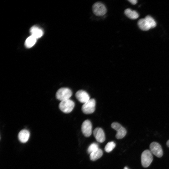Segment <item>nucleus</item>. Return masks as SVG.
<instances>
[{
    "label": "nucleus",
    "instance_id": "1",
    "mask_svg": "<svg viewBox=\"0 0 169 169\" xmlns=\"http://www.w3.org/2000/svg\"><path fill=\"white\" fill-rule=\"evenodd\" d=\"M72 95V91L69 88H61L57 91L56 97L58 100L61 101L69 99Z\"/></svg>",
    "mask_w": 169,
    "mask_h": 169
},
{
    "label": "nucleus",
    "instance_id": "2",
    "mask_svg": "<svg viewBox=\"0 0 169 169\" xmlns=\"http://www.w3.org/2000/svg\"><path fill=\"white\" fill-rule=\"evenodd\" d=\"M75 106L74 102L70 99L61 101L59 105L60 110L65 113L71 112Z\"/></svg>",
    "mask_w": 169,
    "mask_h": 169
},
{
    "label": "nucleus",
    "instance_id": "3",
    "mask_svg": "<svg viewBox=\"0 0 169 169\" xmlns=\"http://www.w3.org/2000/svg\"><path fill=\"white\" fill-rule=\"evenodd\" d=\"M96 105L95 100L91 99L88 101L84 104L82 107L83 112L86 114H89L93 113L95 110Z\"/></svg>",
    "mask_w": 169,
    "mask_h": 169
},
{
    "label": "nucleus",
    "instance_id": "4",
    "mask_svg": "<svg viewBox=\"0 0 169 169\" xmlns=\"http://www.w3.org/2000/svg\"><path fill=\"white\" fill-rule=\"evenodd\" d=\"M153 160V156L150 151L146 150L141 155V163L144 167H148Z\"/></svg>",
    "mask_w": 169,
    "mask_h": 169
},
{
    "label": "nucleus",
    "instance_id": "5",
    "mask_svg": "<svg viewBox=\"0 0 169 169\" xmlns=\"http://www.w3.org/2000/svg\"><path fill=\"white\" fill-rule=\"evenodd\" d=\"M92 11L93 13L96 16H100L106 14L107 12V9L103 3L97 2L93 5Z\"/></svg>",
    "mask_w": 169,
    "mask_h": 169
},
{
    "label": "nucleus",
    "instance_id": "6",
    "mask_svg": "<svg viewBox=\"0 0 169 169\" xmlns=\"http://www.w3.org/2000/svg\"><path fill=\"white\" fill-rule=\"evenodd\" d=\"M111 127L117 131L115 136L117 139H121L125 136L127 133L126 130L118 123L113 122L111 124Z\"/></svg>",
    "mask_w": 169,
    "mask_h": 169
},
{
    "label": "nucleus",
    "instance_id": "7",
    "mask_svg": "<svg viewBox=\"0 0 169 169\" xmlns=\"http://www.w3.org/2000/svg\"><path fill=\"white\" fill-rule=\"evenodd\" d=\"M81 131L85 136L88 137L90 136L92 133V125L90 120H87L83 122Z\"/></svg>",
    "mask_w": 169,
    "mask_h": 169
},
{
    "label": "nucleus",
    "instance_id": "8",
    "mask_svg": "<svg viewBox=\"0 0 169 169\" xmlns=\"http://www.w3.org/2000/svg\"><path fill=\"white\" fill-rule=\"evenodd\" d=\"M150 151L152 153L158 157H161L163 155V151L161 146L156 142H152L150 145Z\"/></svg>",
    "mask_w": 169,
    "mask_h": 169
},
{
    "label": "nucleus",
    "instance_id": "9",
    "mask_svg": "<svg viewBox=\"0 0 169 169\" xmlns=\"http://www.w3.org/2000/svg\"><path fill=\"white\" fill-rule=\"evenodd\" d=\"M75 96L77 99L80 102L84 104L90 99L88 94L84 90H80L76 92Z\"/></svg>",
    "mask_w": 169,
    "mask_h": 169
},
{
    "label": "nucleus",
    "instance_id": "10",
    "mask_svg": "<svg viewBox=\"0 0 169 169\" xmlns=\"http://www.w3.org/2000/svg\"><path fill=\"white\" fill-rule=\"evenodd\" d=\"M93 135L96 141L100 143L104 142L105 140V134L103 129L97 127L93 131Z\"/></svg>",
    "mask_w": 169,
    "mask_h": 169
},
{
    "label": "nucleus",
    "instance_id": "11",
    "mask_svg": "<svg viewBox=\"0 0 169 169\" xmlns=\"http://www.w3.org/2000/svg\"><path fill=\"white\" fill-rule=\"evenodd\" d=\"M30 134L29 131L26 129H23L18 134V138L21 142L24 143L28 140Z\"/></svg>",
    "mask_w": 169,
    "mask_h": 169
},
{
    "label": "nucleus",
    "instance_id": "12",
    "mask_svg": "<svg viewBox=\"0 0 169 169\" xmlns=\"http://www.w3.org/2000/svg\"><path fill=\"white\" fill-rule=\"evenodd\" d=\"M30 32L31 35L36 39L40 38L43 34L42 30L36 26L32 27L30 29Z\"/></svg>",
    "mask_w": 169,
    "mask_h": 169
},
{
    "label": "nucleus",
    "instance_id": "13",
    "mask_svg": "<svg viewBox=\"0 0 169 169\" xmlns=\"http://www.w3.org/2000/svg\"><path fill=\"white\" fill-rule=\"evenodd\" d=\"M124 13L128 18L131 19H136L139 17V15L137 12L129 8L125 10Z\"/></svg>",
    "mask_w": 169,
    "mask_h": 169
},
{
    "label": "nucleus",
    "instance_id": "14",
    "mask_svg": "<svg viewBox=\"0 0 169 169\" xmlns=\"http://www.w3.org/2000/svg\"><path fill=\"white\" fill-rule=\"evenodd\" d=\"M137 24L139 28L143 31H147L151 28L150 25L145 18L139 20Z\"/></svg>",
    "mask_w": 169,
    "mask_h": 169
},
{
    "label": "nucleus",
    "instance_id": "15",
    "mask_svg": "<svg viewBox=\"0 0 169 169\" xmlns=\"http://www.w3.org/2000/svg\"><path fill=\"white\" fill-rule=\"evenodd\" d=\"M103 151L99 148L90 154V157L91 160L95 161L100 158L103 155Z\"/></svg>",
    "mask_w": 169,
    "mask_h": 169
},
{
    "label": "nucleus",
    "instance_id": "16",
    "mask_svg": "<svg viewBox=\"0 0 169 169\" xmlns=\"http://www.w3.org/2000/svg\"><path fill=\"white\" fill-rule=\"evenodd\" d=\"M36 38L31 35L28 37L26 40L25 44L28 48H30L33 46L36 41Z\"/></svg>",
    "mask_w": 169,
    "mask_h": 169
},
{
    "label": "nucleus",
    "instance_id": "17",
    "mask_svg": "<svg viewBox=\"0 0 169 169\" xmlns=\"http://www.w3.org/2000/svg\"><path fill=\"white\" fill-rule=\"evenodd\" d=\"M146 20L151 28H155L156 25V23L153 18L151 16L148 15L145 18Z\"/></svg>",
    "mask_w": 169,
    "mask_h": 169
},
{
    "label": "nucleus",
    "instance_id": "18",
    "mask_svg": "<svg viewBox=\"0 0 169 169\" xmlns=\"http://www.w3.org/2000/svg\"><path fill=\"white\" fill-rule=\"evenodd\" d=\"M115 144L113 141H110L108 142L106 145L105 150L107 152H109L111 151L115 147Z\"/></svg>",
    "mask_w": 169,
    "mask_h": 169
},
{
    "label": "nucleus",
    "instance_id": "19",
    "mask_svg": "<svg viewBox=\"0 0 169 169\" xmlns=\"http://www.w3.org/2000/svg\"><path fill=\"white\" fill-rule=\"evenodd\" d=\"M98 149V145L97 143H93L91 144L89 146L87 149V152L89 154H90Z\"/></svg>",
    "mask_w": 169,
    "mask_h": 169
},
{
    "label": "nucleus",
    "instance_id": "20",
    "mask_svg": "<svg viewBox=\"0 0 169 169\" xmlns=\"http://www.w3.org/2000/svg\"><path fill=\"white\" fill-rule=\"evenodd\" d=\"M128 1L133 5L136 4L137 2L136 0H129Z\"/></svg>",
    "mask_w": 169,
    "mask_h": 169
},
{
    "label": "nucleus",
    "instance_id": "21",
    "mask_svg": "<svg viewBox=\"0 0 169 169\" xmlns=\"http://www.w3.org/2000/svg\"><path fill=\"white\" fill-rule=\"evenodd\" d=\"M166 145L169 147V140L167 141Z\"/></svg>",
    "mask_w": 169,
    "mask_h": 169
},
{
    "label": "nucleus",
    "instance_id": "22",
    "mask_svg": "<svg viewBox=\"0 0 169 169\" xmlns=\"http://www.w3.org/2000/svg\"><path fill=\"white\" fill-rule=\"evenodd\" d=\"M124 169H128V168L126 166L124 167Z\"/></svg>",
    "mask_w": 169,
    "mask_h": 169
}]
</instances>
